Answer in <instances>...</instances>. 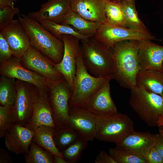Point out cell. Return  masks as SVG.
Instances as JSON below:
<instances>
[{
  "instance_id": "16",
  "label": "cell",
  "mask_w": 163,
  "mask_h": 163,
  "mask_svg": "<svg viewBox=\"0 0 163 163\" xmlns=\"http://www.w3.org/2000/svg\"><path fill=\"white\" fill-rule=\"evenodd\" d=\"M43 125L56 128L47 91L39 90L34 102L32 117L25 126L35 131L39 127Z\"/></svg>"
},
{
  "instance_id": "4",
  "label": "cell",
  "mask_w": 163,
  "mask_h": 163,
  "mask_svg": "<svg viewBox=\"0 0 163 163\" xmlns=\"http://www.w3.org/2000/svg\"><path fill=\"white\" fill-rule=\"evenodd\" d=\"M113 79L112 75L96 77L90 74L84 65L81 51L76 61V70L69 108H85L97 90L108 79Z\"/></svg>"
},
{
  "instance_id": "13",
  "label": "cell",
  "mask_w": 163,
  "mask_h": 163,
  "mask_svg": "<svg viewBox=\"0 0 163 163\" xmlns=\"http://www.w3.org/2000/svg\"><path fill=\"white\" fill-rule=\"evenodd\" d=\"M159 134L148 132H133L116 144V147L145 159L155 146Z\"/></svg>"
},
{
  "instance_id": "35",
  "label": "cell",
  "mask_w": 163,
  "mask_h": 163,
  "mask_svg": "<svg viewBox=\"0 0 163 163\" xmlns=\"http://www.w3.org/2000/svg\"><path fill=\"white\" fill-rule=\"evenodd\" d=\"M13 56L8 43L2 35L0 34V63L9 60Z\"/></svg>"
},
{
  "instance_id": "36",
  "label": "cell",
  "mask_w": 163,
  "mask_h": 163,
  "mask_svg": "<svg viewBox=\"0 0 163 163\" xmlns=\"http://www.w3.org/2000/svg\"><path fill=\"white\" fill-rule=\"evenodd\" d=\"M145 159L147 163H163V158L154 147L149 152Z\"/></svg>"
},
{
  "instance_id": "28",
  "label": "cell",
  "mask_w": 163,
  "mask_h": 163,
  "mask_svg": "<svg viewBox=\"0 0 163 163\" xmlns=\"http://www.w3.org/2000/svg\"><path fill=\"white\" fill-rule=\"evenodd\" d=\"M37 21L44 28L61 40V36L65 34L73 36L78 38L80 40H85L91 37L80 34L73 27L69 25L57 24L46 21Z\"/></svg>"
},
{
  "instance_id": "29",
  "label": "cell",
  "mask_w": 163,
  "mask_h": 163,
  "mask_svg": "<svg viewBox=\"0 0 163 163\" xmlns=\"http://www.w3.org/2000/svg\"><path fill=\"white\" fill-rule=\"evenodd\" d=\"M80 137L75 131L67 126L61 129L55 128L53 138L56 147L62 152Z\"/></svg>"
},
{
  "instance_id": "44",
  "label": "cell",
  "mask_w": 163,
  "mask_h": 163,
  "mask_svg": "<svg viewBox=\"0 0 163 163\" xmlns=\"http://www.w3.org/2000/svg\"><path fill=\"white\" fill-rule=\"evenodd\" d=\"M162 71H163V61L162 63Z\"/></svg>"
},
{
  "instance_id": "17",
  "label": "cell",
  "mask_w": 163,
  "mask_h": 163,
  "mask_svg": "<svg viewBox=\"0 0 163 163\" xmlns=\"http://www.w3.org/2000/svg\"><path fill=\"white\" fill-rule=\"evenodd\" d=\"M138 59L140 70L162 71L163 46L150 40L139 41Z\"/></svg>"
},
{
  "instance_id": "8",
  "label": "cell",
  "mask_w": 163,
  "mask_h": 163,
  "mask_svg": "<svg viewBox=\"0 0 163 163\" xmlns=\"http://www.w3.org/2000/svg\"><path fill=\"white\" fill-rule=\"evenodd\" d=\"M93 37L111 48L117 43L124 40L155 39L147 29L125 28L106 22L101 24Z\"/></svg>"
},
{
  "instance_id": "3",
  "label": "cell",
  "mask_w": 163,
  "mask_h": 163,
  "mask_svg": "<svg viewBox=\"0 0 163 163\" xmlns=\"http://www.w3.org/2000/svg\"><path fill=\"white\" fill-rule=\"evenodd\" d=\"M80 41L83 60L89 73L98 77L112 75L115 69V63L112 48L93 37Z\"/></svg>"
},
{
  "instance_id": "31",
  "label": "cell",
  "mask_w": 163,
  "mask_h": 163,
  "mask_svg": "<svg viewBox=\"0 0 163 163\" xmlns=\"http://www.w3.org/2000/svg\"><path fill=\"white\" fill-rule=\"evenodd\" d=\"M88 141L80 137L61 152L68 163H76L86 148Z\"/></svg>"
},
{
  "instance_id": "46",
  "label": "cell",
  "mask_w": 163,
  "mask_h": 163,
  "mask_svg": "<svg viewBox=\"0 0 163 163\" xmlns=\"http://www.w3.org/2000/svg\"><path fill=\"white\" fill-rule=\"evenodd\" d=\"M161 117H163V113H162V115H161Z\"/></svg>"
},
{
  "instance_id": "26",
  "label": "cell",
  "mask_w": 163,
  "mask_h": 163,
  "mask_svg": "<svg viewBox=\"0 0 163 163\" xmlns=\"http://www.w3.org/2000/svg\"><path fill=\"white\" fill-rule=\"evenodd\" d=\"M16 79L1 75L0 77L1 106L13 105L17 95Z\"/></svg>"
},
{
  "instance_id": "7",
  "label": "cell",
  "mask_w": 163,
  "mask_h": 163,
  "mask_svg": "<svg viewBox=\"0 0 163 163\" xmlns=\"http://www.w3.org/2000/svg\"><path fill=\"white\" fill-rule=\"evenodd\" d=\"M47 93L56 129L67 127L69 102L72 92L66 80L64 78L57 80H50Z\"/></svg>"
},
{
  "instance_id": "11",
  "label": "cell",
  "mask_w": 163,
  "mask_h": 163,
  "mask_svg": "<svg viewBox=\"0 0 163 163\" xmlns=\"http://www.w3.org/2000/svg\"><path fill=\"white\" fill-rule=\"evenodd\" d=\"M22 65L47 79L57 80L63 77L55 68L56 63L31 46L20 59Z\"/></svg>"
},
{
  "instance_id": "40",
  "label": "cell",
  "mask_w": 163,
  "mask_h": 163,
  "mask_svg": "<svg viewBox=\"0 0 163 163\" xmlns=\"http://www.w3.org/2000/svg\"><path fill=\"white\" fill-rule=\"evenodd\" d=\"M14 3L11 0H0V9L8 6H14Z\"/></svg>"
},
{
  "instance_id": "43",
  "label": "cell",
  "mask_w": 163,
  "mask_h": 163,
  "mask_svg": "<svg viewBox=\"0 0 163 163\" xmlns=\"http://www.w3.org/2000/svg\"><path fill=\"white\" fill-rule=\"evenodd\" d=\"M159 132L160 136L163 139V129H160Z\"/></svg>"
},
{
  "instance_id": "2",
  "label": "cell",
  "mask_w": 163,
  "mask_h": 163,
  "mask_svg": "<svg viewBox=\"0 0 163 163\" xmlns=\"http://www.w3.org/2000/svg\"><path fill=\"white\" fill-rule=\"evenodd\" d=\"M18 20L28 37L31 46L56 63L62 60L64 47L62 40L44 28L36 20L21 13Z\"/></svg>"
},
{
  "instance_id": "24",
  "label": "cell",
  "mask_w": 163,
  "mask_h": 163,
  "mask_svg": "<svg viewBox=\"0 0 163 163\" xmlns=\"http://www.w3.org/2000/svg\"><path fill=\"white\" fill-rule=\"evenodd\" d=\"M55 128L46 125L41 126L35 131L32 142L44 149L50 152L52 155L63 156L56 147L53 140L54 133Z\"/></svg>"
},
{
  "instance_id": "5",
  "label": "cell",
  "mask_w": 163,
  "mask_h": 163,
  "mask_svg": "<svg viewBox=\"0 0 163 163\" xmlns=\"http://www.w3.org/2000/svg\"><path fill=\"white\" fill-rule=\"evenodd\" d=\"M129 103L134 112L147 126H158L163 113L162 97L136 85L130 89Z\"/></svg>"
},
{
  "instance_id": "18",
  "label": "cell",
  "mask_w": 163,
  "mask_h": 163,
  "mask_svg": "<svg viewBox=\"0 0 163 163\" xmlns=\"http://www.w3.org/2000/svg\"><path fill=\"white\" fill-rule=\"evenodd\" d=\"M69 0H47L41 5L39 10L27 14L37 20H43L61 24L71 10Z\"/></svg>"
},
{
  "instance_id": "39",
  "label": "cell",
  "mask_w": 163,
  "mask_h": 163,
  "mask_svg": "<svg viewBox=\"0 0 163 163\" xmlns=\"http://www.w3.org/2000/svg\"><path fill=\"white\" fill-rule=\"evenodd\" d=\"M154 148L163 158V139L160 135Z\"/></svg>"
},
{
  "instance_id": "14",
  "label": "cell",
  "mask_w": 163,
  "mask_h": 163,
  "mask_svg": "<svg viewBox=\"0 0 163 163\" xmlns=\"http://www.w3.org/2000/svg\"><path fill=\"white\" fill-rule=\"evenodd\" d=\"M67 126L88 142L95 139V114L84 108H69Z\"/></svg>"
},
{
  "instance_id": "1",
  "label": "cell",
  "mask_w": 163,
  "mask_h": 163,
  "mask_svg": "<svg viewBox=\"0 0 163 163\" xmlns=\"http://www.w3.org/2000/svg\"><path fill=\"white\" fill-rule=\"evenodd\" d=\"M139 41L124 40L112 48L115 63L113 79L124 88L131 89L137 85L136 77L140 70L138 59Z\"/></svg>"
},
{
  "instance_id": "20",
  "label": "cell",
  "mask_w": 163,
  "mask_h": 163,
  "mask_svg": "<svg viewBox=\"0 0 163 163\" xmlns=\"http://www.w3.org/2000/svg\"><path fill=\"white\" fill-rule=\"evenodd\" d=\"M110 78L107 80L95 92L85 108L96 115H106L117 113L110 92Z\"/></svg>"
},
{
  "instance_id": "38",
  "label": "cell",
  "mask_w": 163,
  "mask_h": 163,
  "mask_svg": "<svg viewBox=\"0 0 163 163\" xmlns=\"http://www.w3.org/2000/svg\"><path fill=\"white\" fill-rule=\"evenodd\" d=\"M12 159L8 152L5 149H0V163H12Z\"/></svg>"
},
{
  "instance_id": "41",
  "label": "cell",
  "mask_w": 163,
  "mask_h": 163,
  "mask_svg": "<svg viewBox=\"0 0 163 163\" xmlns=\"http://www.w3.org/2000/svg\"><path fill=\"white\" fill-rule=\"evenodd\" d=\"M53 163H68L63 157L59 155H53Z\"/></svg>"
},
{
  "instance_id": "32",
  "label": "cell",
  "mask_w": 163,
  "mask_h": 163,
  "mask_svg": "<svg viewBox=\"0 0 163 163\" xmlns=\"http://www.w3.org/2000/svg\"><path fill=\"white\" fill-rule=\"evenodd\" d=\"M109 154L116 163H147L144 159L116 147L109 149Z\"/></svg>"
},
{
  "instance_id": "30",
  "label": "cell",
  "mask_w": 163,
  "mask_h": 163,
  "mask_svg": "<svg viewBox=\"0 0 163 163\" xmlns=\"http://www.w3.org/2000/svg\"><path fill=\"white\" fill-rule=\"evenodd\" d=\"M24 157L27 163H53V155L33 142Z\"/></svg>"
},
{
  "instance_id": "23",
  "label": "cell",
  "mask_w": 163,
  "mask_h": 163,
  "mask_svg": "<svg viewBox=\"0 0 163 163\" xmlns=\"http://www.w3.org/2000/svg\"><path fill=\"white\" fill-rule=\"evenodd\" d=\"M61 24L70 26L80 34L92 37L101 24L88 20L71 10L66 16Z\"/></svg>"
},
{
  "instance_id": "12",
  "label": "cell",
  "mask_w": 163,
  "mask_h": 163,
  "mask_svg": "<svg viewBox=\"0 0 163 163\" xmlns=\"http://www.w3.org/2000/svg\"><path fill=\"white\" fill-rule=\"evenodd\" d=\"M0 74L31 84L39 90L47 91L50 80L25 68L22 65L20 59L13 56L0 63Z\"/></svg>"
},
{
  "instance_id": "34",
  "label": "cell",
  "mask_w": 163,
  "mask_h": 163,
  "mask_svg": "<svg viewBox=\"0 0 163 163\" xmlns=\"http://www.w3.org/2000/svg\"><path fill=\"white\" fill-rule=\"evenodd\" d=\"M20 13L19 8L14 6H8L0 9V29L12 21L14 16Z\"/></svg>"
},
{
  "instance_id": "45",
  "label": "cell",
  "mask_w": 163,
  "mask_h": 163,
  "mask_svg": "<svg viewBox=\"0 0 163 163\" xmlns=\"http://www.w3.org/2000/svg\"><path fill=\"white\" fill-rule=\"evenodd\" d=\"M13 1H14V2H16L17 1V0H12Z\"/></svg>"
},
{
  "instance_id": "27",
  "label": "cell",
  "mask_w": 163,
  "mask_h": 163,
  "mask_svg": "<svg viewBox=\"0 0 163 163\" xmlns=\"http://www.w3.org/2000/svg\"><path fill=\"white\" fill-rule=\"evenodd\" d=\"M104 10L106 22L127 28L121 9L120 0H105Z\"/></svg>"
},
{
  "instance_id": "25",
  "label": "cell",
  "mask_w": 163,
  "mask_h": 163,
  "mask_svg": "<svg viewBox=\"0 0 163 163\" xmlns=\"http://www.w3.org/2000/svg\"><path fill=\"white\" fill-rule=\"evenodd\" d=\"M121 9L128 28L146 29L139 18L135 6V0H120Z\"/></svg>"
},
{
  "instance_id": "33",
  "label": "cell",
  "mask_w": 163,
  "mask_h": 163,
  "mask_svg": "<svg viewBox=\"0 0 163 163\" xmlns=\"http://www.w3.org/2000/svg\"><path fill=\"white\" fill-rule=\"evenodd\" d=\"M12 105L0 106V138L5 135L15 124L12 113Z\"/></svg>"
},
{
  "instance_id": "37",
  "label": "cell",
  "mask_w": 163,
  "mask_h": 163,
  "mask_svg": "<svg viewBox=\"0 0 163 163\" xmlns=\"http://www.w3.org/2000/svg\"><path fill=\"white\" fill-rule=\"evenodd\" d=\"M95 163H116L109 154L104 151H100L94 160Z\"/></svg>"
},
{
  "instance_id": "21",
  "label": "cell",
  "mask_w": 163,
  "mask_h": 163,
  "mask_svg": "<svg viewBox=\"0 0 163 163\" xmlns=\"http://www.w3.org/2000/svg\"><path fill=\"white\" fill-rule=\"evenodd\" d=\"M71 10L90 21L102 24L106 22L105 0H69Z\"/></svg>"
},
{
  "instance_id": "19",
  "label": "cell",
  "mask_w": 163,
  "mask_h": 163,
  "mask_svg": "<svg viewBox=\"0 0 163 163\" xmlns=\"http://www.w3.org/2000/svg\"><path fill=\"white\" fill-rule=\"evenodd\" d=\"M34 131L15 123L4 136L8 149L17 155L25 154L28 151Z\"/></svg>"
},
{
  "instance_id": "15",
  "label": "cell",
  "mask_w": 163,
  "mask_h": 163,
  "mask_svg": "<svg viewBox=\"0 0 163 163\" xmlns=\"http://www.w3.org/2000/svg\"><path fill=\"white\" fill-rule=\"evenodd\" d=\"M13 56L20 60L31 46L28 37L18 19L13 20L0 29Z\"/></svg>"
},
{
  "instance_id": "9",
  "label": "cell",
  "mask_w": 163,
  "mask_h": 163,
  "mask_svg": "<svg viewBox=\"0 0 163 163\" xmlns=\"http://www.w3.org/2000/svg\"><path fill=\"white\" fill-rule=\"evenodd\" d=\"M17 97L12 107L15 123L25 126L30 119L39 90L29 83L16 79Z\"/></svg>"
},
{
  "instance_id": "6",
  "label": "cell",
  "mask_w": 163,
  "mask_h": 163,
  "mask_svg": "<svg viewBox=\"0 0 163 163\" xmlns=\"http://www.w3.org/2000/svg\"><path fill=\"white\" fill-rule=\"evenodd\" d=\"M95 116V139L116 144L133 132V122L127 114L118 112Z\"/></svg>"
},
{
  "instance_id": "10",
  "label": "cell",
  "mask_w": 163,
  "mask_h": 163,
  "mask_svg": "<svg viewBox=\"0 0 163 163\" xmlns=\"http://www.w3.org/2000/svg\"><path fill=\"white\" fill-rule=\"evenodd\" d=\"M64 47L61 61L56 63L55 68L66 80L72 91L73 90L76 70L77 58L81 52L80 40L70 35L61 36Z\"/></svg>"
},
{
  "instance_id": "42",
  "label": "cell",
  "mask_w": 163,
  "mask_h": 163,
  "mask_svg": "<svg viewBox=\"0 0 163 163\" xmlns=\"http://www.w3.org/2000/svg\"><path fill=\"white\" fill-rule=\"evenodd\" d=\"M158 126L159 127L163 126V119H161L159 121Z\"/></svg>"
},
{
  "instance_id": "22",
  "label": "cell",
  "mask_w": 163,
  "mask_h": 163,
  "mask_svg": "<svg viewBox=\"0 0 163 163\" xmlns=\"http://www.w3.org/2000/svg\"><path fill=\"white\" fill-rule=\"evenodd\" d=\"M136 82L137 85L163 97L162 71L141 70L137 76Z\"/></svg>"
}]
</instances>
